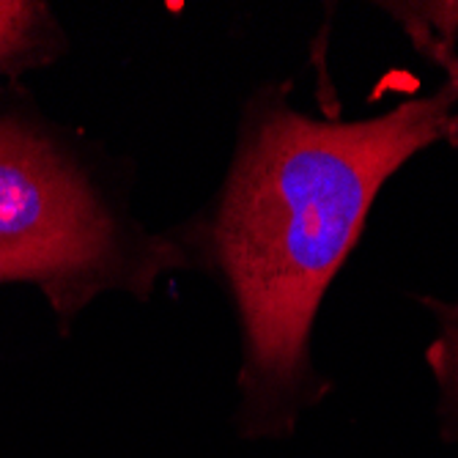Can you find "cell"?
<instances>
[{"instance_id": "cell-1", "label": "cell", "mask_w": 458, "mask_h": 458, "mask_svg": "<svg viewBox=\"0 0 458 458\" xmlns=\"http://www.w3.org/2000/svg\"><path fill=\"white\" fill-rule=\"evenodd\" d=\"M291 91V80H269L244 97L217 192L168 228L190 269L209 275L233 310V428L244 442L291 439L335 393L313 360L329 285L385 184L437 143L458 148V82L352 121L302 113Z\"/></svg>"}, {"instance_id": "cell-2", "label": "cell", "mask_w": 458, "mask_h": 458, "mask_svg": "<svg viewBox=\"0 0 458 458\" xmlns=\"http://www.w3.org/2000/svg\"><path fill=\"white\" fill-rule=\"evenodd\" d=\"M130 162L0 80V283H33L61 335L102 294L148 302L157 283L192 272L179 242L130 203Z\"/></svg>"}, {"instance_id": "cell-3", "label": "cell", "mask_w": 458, "mask_h": 458, "mask_svg": "<svg viewBox=\"0 0 458 458\" xmlns=\"http://www.w3.org/2000/svg\"><path fill=\"white\" fill-rule=\"evenodd\" d=\"M69 50V36L50 4L0 0V80H20Z\"/></svg>"}, {"instance_id": "cell-4", "label": "cell", "mask_w": 458, "mask_h": 458, "mask_svg": "<svg viewBox=\"0 0 458 458\" xmlns=\"http://www.w3.org/2000/svg\"><path fill=\"white\" fill-rule=\"evenodd\" d=\"M401 33L423 61L458 82V0H379Z\"/></svg>"}, {"instance_id": "cell-5", "label": "cell", "mask_w": 458, "mask_h": 458, "mask_svg": "<svg viewBox=\"0 0 458 458\" xmlns=\"http://www.w3.org/2000/svg\"><path fill=\"white\" fill-rule=\"evenodd\" d=\"M431 316L437 332L426 346V365L437 387V426L445 445L458 447V300L411 294Z\"/></svg>"}]
</instances>
